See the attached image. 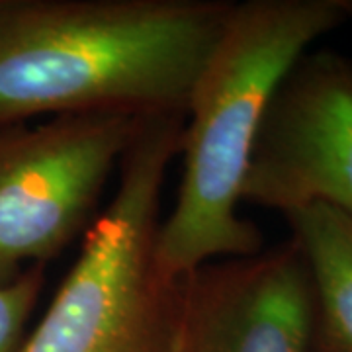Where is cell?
Wrapping results in <instances>:
<instances>
[{"label":"cell","mask_w":352,"mask_h":352,"mask_svg":"<svg viewBox=\"0 0 352 352\" xmlns=\"http://www.w3.org/2000/svg\"><path fill=\"white\" fill-rule=\"evenodd\" d=\"M178 289L173 352H311L314 280L294 237L208 261Z\"/></svg>","instance_id":"8992f818"},{"label":"cell","mask_w":352,"mask_h":352,"mask_svg":"<svg viewBox=\"0 0 352 352\" xmlns=\"http://www.w3.org/2000/svg\"><path fill=\"white\" fill-rule=\"evenodd\" d=\"M229 0H0V127L186 113Z\"/></svg>","instance_id":"6da1fadb"},{"label":"cell","mask_w":352,"mask_h":352,"mask_svg":"<svg viewBox=\"0 0 352 352\" xmlns=\"http://www.w3.org/2000/svg\"><path fill=\"white\" fill-rule=\"evenodd\" d=\"M184 113L141 118L120 182L55 298L18 352H173L178 280L157 264L161 196Z\"/></svg>","instance_id":"3957f363"},{"label":"cell","mask_w":352,"mask_h":352,"mask_svg":"<svg viewBox=\"0 0 352 352\" xmlns=\"http://www.w3.org/2000/svg\"><path fill=\"white\" fill-rule=\"evenodd\" d=\"M241 201L282 215L325 204L352 215V59L307 51L264 112Z\"/></svg>","instance_id":"5b68a950"},{"label":"cell","mask_w":352,"mask_h":352,"mask_svg":"<svg viewBox=\"0 0 352 352\" xmlns=\"http://www.w3.org/2000/svg\"><path fill=\"white\" fill-rule=\"evenodd\" d=\"M351 22L352 0L233 2L186 106L182 180L155 245L164 278L263 251V233L239 204L264 112L315 41Z\"/></svg>","instance_id":"7a4b0ae2"},{"label":"cell","mask_w":352,"mask_h":352,"mask_svg":"<svg viewBox=\"0 0 352 352\" xmlns=\"http://www.w3.org/2000/svg\"><path fill=\"white\" fill-rule=\"evenodd\" d=\"M139 122L127 113H71L0 127V286L87 235Z\"/></svg>","instance_id":"277c9868"},{"label":"cell","mask_w":352,"mask_h":352,"mask_svg":"<svg viewBox=\"0 0 352 352\" xmlns=\"http://www.w3.org/2000/svg\"><path fill=\"white\" fill-rule=\"evenodd\" d=\"M284 217L314 280L311 352H352V215L311 204Z\"/></svg>","instance_id":"52a82bcc"},{"label":"cell","mask_w":352,"mask_h":352,"mask_svg":"<svg viewBox=\"0 0 352 352\" xmlns=\"http://www.w3.org/2000/svg\"><path fill=\"white\" fill-rule=\"evenodd\" d=\"M43 284L45 264H34L22 270L12 282L0 286V352L20 351Z\"/></svg>","instance_id":"ba28073f"}]
</instances>
